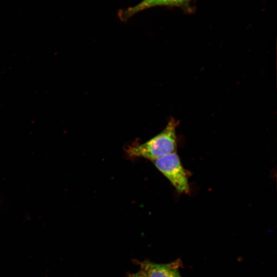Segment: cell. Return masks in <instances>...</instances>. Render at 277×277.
Returning <instances> with one entry per match:
<instances>
[{
	"mask_svg": "<svg viewBox=\"0 0 277 277\" xmlns=\"http://www.w3.org/2000/svg\"><path fill=\"white\" fill-rule=\"evenodd\" d=\"M152 162L178 192L188 193L189 192L188 173L183 166L176 152L161 157Z\"/></svg>",
	"mask_w": 277,
	"mask_h": 277,
	"instance_id": "2",
	"label": "cell"
},
{
	"mask_svg": "<svg viewBox=\"0 0 277 277\" xmlns=\"http://www.w3.org/2000/svg\"><path fill=\"white\" fill-rule=\"evenodd\" d=\"M146 277H182L177 262L169 264H157L150 261H134Z\"/></svg>",
	"mask_w": 277,
	"mask_h": 277,
	"instance_id": "3",
	"label": "cell"
},
{
	"mask_svg": "<svg viewBox=\"0 0 277 277\" xmlns=\"http://www.w3.org/2000/svg\"><path fill=\"white\" fill-rule=\"evenodd\" d=\"M179 123V121L171 117L159 134L143 143L128 146L125 150L127 155L130 158H143L153 161L176 152V129Z\"/></svg>",
	"mask_w": 277,
	"mask_h": 277,
	"instance_id": "1",
	"label": "cell"
},
{
	"mask_svg": "<svg viewBox=\"0 0 277 277\" xmlns=\"http://www.w3.org/2000/svg\"><path fill=\"white\" fill-rule=\"evenodd\" d=\"M190 0H143L137 5L121 10L118 16L123 21H126L135 13L145 9L155 6H186Z\"/></svg>",
	"mask_w": 277,
	"mask_h": 277,
	"instance_id": "4",
	"label": "cell"
},
{
	"mask_svg": "<svg viewBox=\"0 0 277 277\" xmlns=\"http://www.w3.org/2000/svg\"><path fill=\"white\" fill-rule=\"evenodd\" d=\"M127 277H146V276L141 270H140L136 273L129 274Z\"/></svg>",
	"mask_w": 277,
	"mask_h": 277,
	"instance_id": "5",
	"label": "cell"
}]
</instances>
